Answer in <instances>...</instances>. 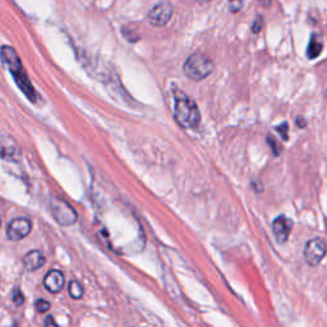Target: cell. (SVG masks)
Listing matches in <instances>:
<instances>
[{"label": "cell", "mask_w": 327, "mask_h": 327, "mask_svg": "<svg viewBox=\"0 0 327 327\" xmlns=\"http://www.w3.org/2000/svg\"><path fill=\"white\" fill-rule=\"evenodd\" d=\"M35 307L38 312L44 313V312H47L50 309V303L45 300V299H37L35 303Z\"/></svg>", "instance_id": "obj_17"}, {"label": "cell", "mask_w": 327, "mask_h": 327, "mask_svg": "<svg viewBox=\"0 0 327 327\" xmlns=\"http://www.w3.org/2000/svg\"><path fill=\"white\" fill-rule=\"evenodd\" d=\"M12 300L13 303L16 305H21L23 304V302H25V296H23L22 292L19 289H14L13 290V294H12Z\"/></svg>", "instance_id": "obj_18"}, {"label": "cell", "mask_w": 327, "mask_h": 327, "mask_svg": "<svg viewBox=\"0 0 327 327\" xmlns=\"http://www.w3.org/2000/svg\"><path fill=\"white\" fill-rule=\"evenodd\" d=\"M322 50H324V42H322L321 37L317 33H312L308 46H307V58L311 60L317 59L321 55Z\"/></svg>", "instance_id": "obj_11"}, {"label": "cell", "mask_w": 327, "mask_h": 327, "mask_svg": "<svg viewBox=\"0 0 327 327\" xmlns=\"http://www.w3.org/2000/svg\"><path fill=\"white\" fill-rule=\"evenodd\" d=\"M174 119L183 128L192 129L198 126L201 122V113L195 100L186 95L176 96L174 105Z\"/></svg>", "instance_id": "obj_2"}, {"label": "cell", "mask_w": 327, "mask_h": 327, "mask_svg": "<svg viewBox=\"0 0 327 327\" xmlns=\"http://www.w3.org/2000/svg\"><path fill=\"white\" fill-rule=\"evenodd\" d=\"M214 62L204 54L195 53L189 55L188 59L184 62L183 65V73L195 82L202 81V79L207 78L211 73L214 72Z\"/></svg>", "instance_id": "obj_3"}, {"label": "cell", "mask_w": 327, "mask_h": 327, "mask_svg": "<svg viewBox=\"0 0 327 327\" xmlns=\"http://www.w3.org/2000/svg\"><path fill=\"white\" fill-rule=\"evenodd\" d=\"M258 3L261 4L262 6H264V8H268L272 4V0H258Z\"/></svg>", "instance_id": "obj_22"}, {"label": "cell", "mask_w": 327, "mask_h": 327, "mask_svg": "<svg viewBox=\"0 0 327 327\" xmlns=\"http://www.w3.org/2000/svg\"><path fill=\"white\" fill-rule=\"evenodd\" d=\"M46 262L45 256L40 251H31L23 257V264L27 271H36L41 268Z\"/></svg>", "instance_id": "obj_10"}, {"label": "cell", "mask_w": 327, "mask_h": 327, "mask_svg": "<svg viewBox=\"0 0 327 327\" xmlns=\"http://www.w3.org/2000/svg\"><path fill=\"white\" fill-rule=\"evenodd\" d=\"M44 286L49 293L57 294L64 288V275L59 270L49 271L44 277Z\"/></svg>", "instance_id": "obj_9"}, {"label": "cell", "mask_w": 327, "mask_h": 327, "mask_svg": "<svg viewBox=\"0 0 327 327\" xmlns=\"http://www.w3.org/2000/svg\"><path fill=\"white\" fill-rule=\"evenodd\" d=\"M244 0H228V8L231 13H238L243 8Z\"/></svg>", "instance_id": "obj_15"}, {"label": "cell", "mask_w": 327, "mask_h": 327, "mask_svg": "<svg viewBox=\"0 0 327 327\" xmlns=\"http://www.w3.org/2000/svg\"><path fill=\"white\" fill-rule=\"evenodd\" d=\"M296 126H298L299 128H304V127L307 126V122H305L304 118H300V117L296 118Z\"/></svg>", "instance_id": "obj_21"}, {"label": "cell", "mask_w": 327, "mask_h": 327, "mask_svg": "<svg viewBox=\"0 0 327 327\" xmlns=\"http://www.w3.org/2000/svg\"><path fill=\"white\" fill-rule=\"evenodd\" d=\"M196 1L199 4H207V3H210L211 0H196Z\"/></svg>", "instance_id": "obj_23"}, {"label": "cell", "mask_w": 327, "mask_h": 327, "mask_svg": "<svg viewBox=\"0 0 327 327\" xmlns=\"http://www.w3.org/2000/svg\"><path fill=\"white\" fill-rule=\"evenodd\" d=\"M325 98H326V101H327V88H326V91H325Z\"/></svg>", "instance_id": "obj_24"}, {"label": "cell", "mask_w": 327, "mask_h": 327, "mask_svg": "<svg viewBox=\"0 0 327 327\" xmlns=\"http://www.w3.org/2000/svg\"><path fill=\"white\" fill-rule=\"evenodd\" d=\"M267 142H268V146H270L271 148H272V152H274L275 156H279L281 152V146L277 143L276 139L274 138V137H271V135H268L267 137Z\"/></svg>", "instance_id": "obj_16"}, {"label": "cell", "mask_w": 327, "mask_h": 327, "mask_svg": "<svg viewBox=\"0 0 327 327\" xmlns=\"http://www.w3.org/2000/svg\"><path fill=\"white\" fill-rule=\"evenodd\" d=\"M293 229V221L284 215L277 216L272 221V231L279 244H285L289 239L290 231Z\"/></svg>", "instance_id": "obj_8"}, {"label": "cell", "mask_w": 327, "mask_h": 327, "mask_svg": "<svg viewBox=\"0 0 327 327\" xmlns=\"http://www.w3.org/2000/svg\"><path fill=\"white\" fill-rule=\"evenodd\" d=\"M44 325L45 326H50V325H53V326H57L58 324L55 322V320H54L53 316H47L46 320H45V322H44Z\"/></svg>", "instance_id": "obj_20"}, {"label": "cell", "mask_w": 327, "mask_h": 327, "mask_svg": "<svg viewBox=\"0 0 327 327\" xmlns=\"http://www.w3.org/2000/svg\"><path fill=\"white\" fill-rule=\"evenodd\" d=\"M32 223L27 217H16L6 225V236L13 242H18L31 233Z\"/></svg>", "instance_id": "obj_7"}, {"label": "cell", "mask_w": 327, "mask_h": 327, "mask_svg": "<svg viewBox=\"0 0 327 327\" xmlns=\"http://www.w3.org/2000/svg\"><path fill=\"white\" fill-rule=\"evenodd\" d=\"M275 129H276L277 132H279V134H280L281 137H283L284 141H288V138H289V137H288V129H289V126H288V123L284 122L283 124H281V126L275 127Z\"/></svg>", "instance_id": "obj_19"}, {"label": "cell", "mask_w": 327, "mask_h": 327, "mask_svg": "<svg viewBox=\"0 0 327 327\" xmlns=\"http://www.w3.org/2000/svg\"><path fill=\"white\" fill-rule=\"evenodd\" d=\"M174 8L169 1H161L152 8L147 14V21L155 27H164L173 17Z\"/></svg>", "instance_id": "obj_6"}, {"label": "cell", "mask_w": 327, "mask_h": 327, "mask_svg": "<svg viewBox=\"0 0 327 327\" xmlns=\"http://www.w3.org/2000/svg\"><path fill=\"white\" fill-rule=\"evenodd\" d=\"M68 293H69L70 298L73 299H81L83 296V286L78 283L77 280H72L69 283V286H68Z\"/></svg>", "instance_id": "obj_13"}, {"label": "cell", "mask_w": 327, "mask_h": 327, "mask_svg": "<svg viewBox=\"0 0 327 327\" xmlns=\"http://www.w3.org/2000/svg\"><path fill=\"white\" fill-rule=\"evenodd\" d=\"M1 145H3V148H1V156L3 159H9V160H18L19 159V148L18 146L16 145V142L13 141V138L9 137V142H6V135H3V138H1Z\"/></svg>", "instance_id": "obj_12"}, {"label": "cell", "mask_w": 327, "mask_h": 327, "mask_svg": "<svg viewBox=\"0 0 327 327\" xmlns=\"http://www.w3.org/2000/svg\"><path fill=\"white\" fill-rule=\"evenodd\" d=\"M51 212L57 223L63 227H70L77 221L76 210L63 199H54L51 203Z\"/></svg>", "instance_id": "obj_4"}, {"label": "cell", "mask_w": 327, "mask_h": 327, "mask_svg": "<svg viewBox=\"0 0 327 327\" xmlns=\"http://www.w3.org/2000/svg\"><path fill=\"white\" fill-rule=\"evenodd\" d=\"M1 60L3 64L8 68L12 76L16 79L17 85L22 88L23 94L30 98V100L35 101L36 100V92L32 87L31 82L27 78L25 69L22 66V62L19 59L17 51L10 46H3L1 47Z\"/></svg>", "instance_id": "obj_1"}, {"label": "cell", "mask_w": 327, "mask_h": 327, "mask_svg": "<svg viewBox=\"0 0 327 327\" xmlns=\"http://www.w3.org/2000/svg\"><path fill=\"white\" fill-rule=\"evenodd\" d=\"M262 27H263V17H262L261 14H257V17H256L255 21H253V23H252V27H251L252 33H255V35L260 33L262 30Z\"/></svg>", "instance_id": "obj_14"}, {"label": "cell", "mask_w": 327, "mask_h": 327, "mask_svg": "<svg viewBox=\"0 0 327 327\" xmlns=\"http://www.w3.org/2000/svg\"><path fill=\"white\" fill-rule=\"evenodd\" d=\"M327 253V247L326 243L321 239V238H313V239L308 240L304 247V260L309 266H318L321 263V261L325 258Z\"/></svg>", "instance_id": "obj_5"}]
</instances>
